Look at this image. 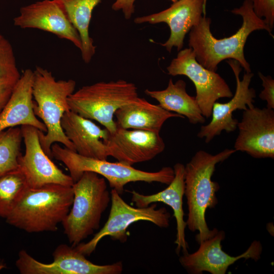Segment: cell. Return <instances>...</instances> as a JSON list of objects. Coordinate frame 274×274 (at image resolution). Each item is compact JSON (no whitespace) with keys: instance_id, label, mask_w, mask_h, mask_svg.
<instances>
[{"instance_id":"obj_4","label":"cell","mask_w":274,"mask_h":274,"mask_svg":"<svg viewBox=\"0 0 274 274\" xmlns=\"http://www.w3.org/2000/svg\"><path fill=\"white\" fill-rule=\"evenodd\" d=\"M76 86L73 79L56 80L51 71L41 66H37L33 71V111L46 127L45 133L39 130V136L44 151L50 158L53 157L51 146L55 143L76 152L61 125L64 113L70 110L67 98L75 91Z\"/></svg>"},{"instance_id":"obj_25","label":"cell","mask_w":274,"mask_h":274,"mask_svg":"<svg viewBox=\"0 0 274 274\" xmlns=\"http://www.w3.org/2000/svg\"><path fill=\"white\" fill-rule=\"evenodd\" d=\"M22 140L21 129L17 126L0 131V177L19 168Z\"/></svg>"},{"instance_id":"obj_14","label":"cell","mask_w":274,"mask_h":274,"mask_svg":"<svg viewBox=\"0 0 274 274\" xmlns=\"http://www.w3.org/2000/svg\"><path fill=\"white\" fill-rule=\"evenodd\" d=\"M227 63L234 74L236 87L235 93L229 101L225 103L215 102L212 107V120L208 124L202 125L197 133L199 138L205 139L208 143L223 130L227 132L234 131L237 128L238 120L233 118V113L236 110H245L248 108L254 107V98L256 92L253 88H249L253 74L245 73L243 79H239L242 67L235 60L229 59Z\"/></svg>"},{"instance_id":"obj_2","label":"cell","mask_w":274,"mask_h":274,"mask_svg":"<svg viewBox=\"0 0 274 274\" xmlns=\"http://www.w3.org/2000/svg\"><path fill=\"white\" fill-rule=\"evenodd\" d=\"M235 152L226 149L212 155L199 150L185 166L184 195L188 210L186 226L192 232L198 231L195 238L199 244L218 231L217 228L210 230L205 218L207 209L215 208L218 203L216 192L220 186L212 180L216 165Z\"/></svg>"},{"instance_id":"obj_20","label":"cell","mask_w":274,"mask_h":274,"mask_svg":"<svg viewBox=\"0 0 274 274\" xmlns=\"http://www.w3.org/2000/svg\"><path fill=\"white\" fill-rule=\"evenodd\" d=\"M33 71L24 70L0 114V131L19 125H30L44 133L47 131L45 125L33 111Z\"/></svg>"},{"instance_id":"obj_26","label":"cell","mask_w":274,"mask_h":274,"mask_svg":"<svg viewBox=\"0 0 274 274\" xmlns=\"http://www.w3.org/2000/svg\"><path fill=\"white\" fill-rule=\"evenodd\" d=\"M20 76L12 46L0 33V87H14Z\"/></svg>"},{"instance_id":"obj_29","label":"cell","mask_w":274,"mask_h":274,"mask_svg":"<svg viewBox=\"0 0 274 274\" xmlns=\"http://www.w3.org/2000/svg\"><path fill=\"white\" fill-rule=\"evenodd\" d=\"M135 0H116L112 6L114 11H122L125 19H129L134 12Z\"/></svg>"},{"instance_id":"obj_31","label":"cell","mask_w":274,"mask_h":274,"mask_svg":"<svg viewBox=\"0 0 274 274\" xmlns=\"http://www.w3.org/2000/svg\"><path fill=\"white\" fill-rule=\"evenodd\" d=\"M170 1H171L173 2V3H175V2H177V1H179V0H170Z\"/></svg>"},{"instance_id":"obj_27","label":"cell","mask_w":274,"mask_h":274,"mask_svg":"<svg viewBox=\"0 0 274 274\" xmlns=\"http://www.w3.org/2000/svg\"><path fill=\"white\" fill-rule=\"evenodd\" d=\"M255 13L264 18L266 24L272 30L274 26V0H251Z\"/></svg>"},{"instance_id":"obj_17","label":"cell","mask_w":274,"mask_h":274,"mask_svg":"<svg viewBox=\"0 0 274 274\" xmlns=\"http://www.w3.org/2000/svg\"><path fill=\"white\" fill-rule=\"evenodd\" d=\"M207 0H179L168 8L159 12L138 17L137 24L166 23L170 33L168 40L161 45L170 52L173 47L182 49L186 35L200 21L202 14H206Z\"/></svg>"},{"instance_id":"obj_19","label":"cell","mask_w":274,"mask_h":274,"mask_svg":"<svg viewBox=\"0 0 274 274\" xmlns=\"http://www.w3.org/2000/svg\"><path fill=\"white\" fill-rule=\"evenodd\" d=\"M174 178L165 189L156 193L144 195L135 190L130 191L131 200L136 207H147L152 203L162 202L169 206L174 212L177 223V234L175 243L177 245L176 253L179 255L188 253V244L186 241L183 198L185 191V165L177 163L174 166Z\"/></svg>"},{"instance_id":"obj_11","label":"cell","mask_w":274,"mask_h":274,"mask_svg":"<svg viewBox=\"0 0 274 274\" xmlns=\"http://www.w3.org/2000/svg\"><path fill=\"white\" fill-rule=\"evenodd\" d=\"M25 153L18 158L19 168L27 185L38 188L48 184L72 186V177L59 169L44 151L40 144L39 129L30 125L21 126Z\"/></svg>"},{"instance_id":"obj_15","label":"cell","mask_w":274,"mask_h":274,"mask_svg":"<svg viewBox=\"0 0 274 274\" xmlns=\"http://www.w3.org/2000/svg\"><path fill=\"white\" fill-rule=\"evenodd\" d=\"M104 143L108 156L131 166L153 159L165 147L159 132L118 126L114 133L109 134Z\"/></svg>"},{"instance_id":"obj_24","label":"cell","mask_w":274,"mask_h":274,"mask_svg":"<svg viewBox=\"0 0 274 274\" xmlns=\"http://www.w3.org/2000/svg\"><path fill=\"white\" fill-rule=\"evenodd\" d=\"M28 187L25 176L19 168L0 177L1 217H7Z\"/></svg>"},{"instance_id":"obj_7","label":"cell","mask_w":274,"mask_h":274,"mask_svg":"<svg viewBox=\"0 0 274 274\" xmlns=\"http://www.w3.org/2000/svg\"><path fill=\"white\" fill-rule=\"evenodd\" d=\"M138 97L135 84L120 79L84 86L71 94L67 102L71 111L96 121L113 133L117 128L116 112Z\"/></svg>"},{"instance_id":"obj_21","label":"cell","mask_w":274,"mask_h":274,"mask_svg":"<svg viewBox=\"0 0 274 274\" xmlns=\"http://www.w3.org/2000/svg\"><path fill=\"white\" fill-rule=\"evenodd\" d=\"M115 117L118 127L158 132H160L163 124L168 119L184 118L139 97L119 108L116 112Z\"/></svg>"},{"instance_id":"obj_13","label":"cell","mask_w":274,"mask_h":274,"mask_svg":"<svg viewBox=\"0 0 274 274\" xmlns=\"http://www.w3.org/2000/svg\"><path fill=\"white\" fill-rule=\"evenodd\" d=\"M234 148L256 158H274V111L248 108L238 122Z\"/></svg>"},{"instance_id":"obj_10","label":"cell","mask_w":274,"mask_h":274,"mask_svg":"<svg viewBox=\"0 0 274 274\" xmlns=\"http://www.w3.org/2000/svg\"><path fill=\"white\" fill-rule=\"evenodd\" d=\"M52 255L53 261L44 263L22 250L18 253L16 266L21 274H120L123 271L121 261L96 264L86 259L75 247L66 244L58 245Z\"/></svg>"},{"instance_id":"obj_30","label":"cell","mask_w":274,"mask_h":274,"mask_svg":"<svg viewBox=\"0 0 274 274\" xmlns=\"http://www.w3.org/2000/svg\"><path fill=\"white\" fill-rule=\"evenodd\" d=\"M14 87H0V114L8 102Z\"/></svg>"},{"instance_id":"obj_16","label":"cell","mask_w":274,"mask_h":274,"mask_svg":"<svg viewBox=\"0 0 274 274\" xmlns=\"http://www.w3.org/2000/svg\"><path fill=\"white\" fill-rule=\"evenodd\" d=\"M13 21L15 26L21 28H36L52 33L82 50L78 32L55 0H42L22 7Z\"/></svg>"},{"instance_id":"obj_8","label":"cell","mask_w":274,"mask_h":274,"mask_svg":"<svg viewBox=\"0 0 274 274\" xmlns=\"http://www.w3.org/2000/svg\"><path fill=\"white\" fill-rule=\"evenodd\" d=\"M111 207L107 221L102 228L89 242L80 243L75 248L81 253L90 256L102 238L109 236L112 240L121 243L126 242L127 229L132 223L139 221L150 222L160 228H167L170 215L165 208L156 209V204L147 207H133L126 202L117 192H111Z\"/></svg>"},{"instance_id":"obj_28","label":"cell","mask_w":274,"mask_h":274,"mask_svg":"<svg viewBox=\"0 0 274 274\" xmlns=\"http://www.w3.org/2000/svg\"><path fill=\"white\" fill-rule=\"evenodd\" d=\"M258 76L262 82L263 89L261 91L259 97L266 102V108L274 109V80L270 76H264L258 73Z\"/></svg>"},{"instance_id":"obj_12","label":"cell","mask_w":274,"mask_h":274,"mask_svg":"<svg viewBox=\"0 0 274 274\" xmlns=\"http://www.w3.org/2000/svg\"><path fill=\"white\" fill-rule=\"evenodd\" d=\"M225 237L224 231H218L213 236L199 244L194 253L183 254L179 261L187 271L191 274H201L207 271L212 274H225L229 266L240 259H260L262 251L259 241H254L248 249L236 256H231L222 249L221 242Z\"/></svg>"},{"instance_id":"obj_23","label":"cell","mask_w":274,"mask_h":274,"mask_svg":"<svg viewBox=\"0 0 274 274\" xmlns=\"http://www.w3.org/2000/svg\"><path fill=\"white\" fill-rule=\"evenodd\" d=\"M55 1L78 32L82 42V59L85 63H89L96 51L93 40L89 35V24L93 10L101 0Z\"/></svg>"},{"instance_id":"obj_22","label":"cell","mask_w":274,"mask_h":274,"mask_svg":"<svg viewBox=\"0 0 274 274\" xmlns=\"http://www.w3.org/2000/svg\"><path fill=\"white\" fill-rule=\"evenodd\" d=\"M186 86V83L182 80L174 83L170 79L165 89H146L145 93L156 99L159 105L164 109L187 117L190 123H203L205 118L202 114L195 97L188 94Z\"/></svg>"},{"instance_id":"obj_1","label":"cell","mask_w":274,"mask_h":274,"mask_svg":"<svg viewBox=\"0 0 274 274\" xmlns=\"http://www.w3.org/2000/svg\"><path fill=\"white\" fill-rule=\"evenodd\" d=\"M231 12L243 18L242 25L236 33L229 37L216 38L210 29L211 20L204 14L199 23L190 30L189 46L197 61L210 71L216 72L219 63L229 59L236 60L246 73H251L244 52L248 37L253 31L261 29L265 30L273 37L272 30L255 13L251 0H244L240 7Z\"/></svg>"},{"instance_id":"obj_3","label":"cell","mask_w":274,"mask_h":274,"mask_svg":"<svg viewBox=\"0 0 274 274\" xmlns=\"http://www.w3.org/2000/svg\"><path fill=\"white\" fill-rule=\"evenodd\" d=\"M74 199L72 186L48 184L28 187L5 218L10 225L29 233L56 231L68 214Z\"/></svg>"},{"instance_id":"obj_9","label":"cell","mask_w":274,"mask_h":274,"mask_svg":"<svg viewBox=\"0 0 274 274\" xmlns=\"http://www.w3.org/2000/svg\"><path fill=\"white\" fill-rule=\"evenodd\" d=\"M167 71L171 76L184 75L192 81L196 89V101L202 114L207 118L211 116L213 106L218 99L233 95L218 74L205 68L197 61L191 48L180 50Z\"/></svg>"},{"instance_id":"obj_18","label":"cell","mask_w":274,"mask_h":274,"mask_svg":"<svg viewBox=\"0 0 274 274\" xmlns=\"http://www.w3.org/2000/svg\"><path fill=\"white\" fill-rule=\"evenodd\" d=\"M61 125L77 153L89 158L107 159L109 156L104 141L110 132L107 129L71 110L64 113Z\"/></svg>"},{"instance_id":"obj_6","label":"cell","mask_w":274,"mask_h":274,"mask_svg":"<svg viewBox=\"0 0 274 274\" xmlns=\"http://www.w3.org/2000/svg\"><path fill=\"white\" fill-rule=\"evenodd\" d=\"M51 153L53 157L65 165L74 183L84 172H94L107 180L110 187L120 195L124 192V186L131 182H158L168 185L174 178V169L169 166L157 172L144 171L118 161L85 157L56 143L52 145Z\"/></svg>"},{"instance_id":"obj_5","label":"cell","mask_w":274,"mask_h":274,"mask_svg":"<svg viewBox=\"0 0 274 274\" xmlns=\"http://www.w3.org/2000/svg\"><path fill=\"white\" fill-rule=\"evenodd\" d=\"M72 187V208L61 223L69 242L76 247L99 228L111 193L106 179L91 172H84Z\"/></svg>"}]
</instances>
